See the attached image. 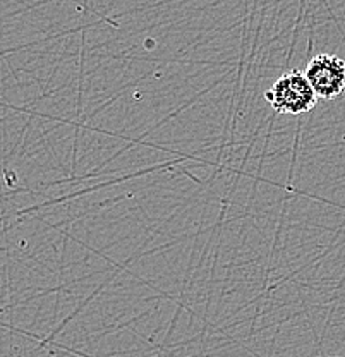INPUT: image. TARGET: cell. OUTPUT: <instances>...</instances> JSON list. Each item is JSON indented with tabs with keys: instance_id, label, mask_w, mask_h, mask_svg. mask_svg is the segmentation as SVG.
<instances>
[{
	"instance_id": "1",
	"label": "cell",
	"mask_w": 345,
	"mask_h": 357,
	"mask_svg": "<svg viewBox=\"0 0 345 357\" xmlns=\"http://www.w3.org/2000/svg\"><path fill=\"white\" fill-rule=\"evenodd\" d=\"M272 109L284 115H302L316 107L318 95L311 86L306 73L294 69L282 74L265 93Z\"/></svg>"
},
{
	"instance_id": "2",
	"label": "cell",
	"mask_w": 345,
	"mask_h": 357,
	"mask_svg": "<svg viewBox=\"0 0 345 357\" xmlns=\"http://www.w3.org/2000/svg\"><path fill=\"white\" fill-rule=\"evenodd\" d=\"M304 73L318 98L335 100L345 91V61L337 55H316L311 59Z\"/></svg>"
}]
</instances>
